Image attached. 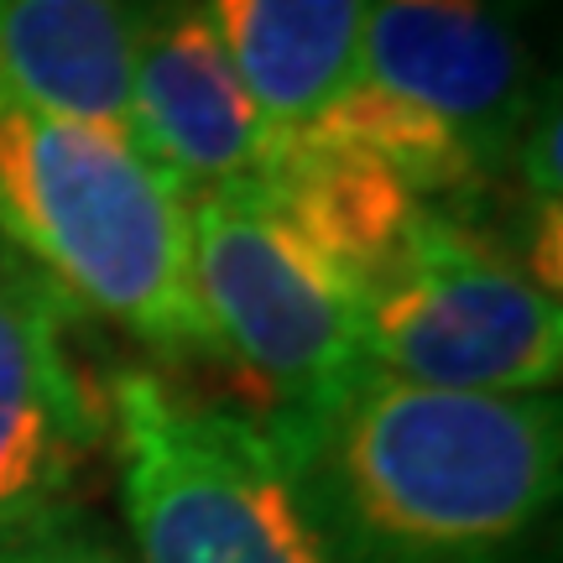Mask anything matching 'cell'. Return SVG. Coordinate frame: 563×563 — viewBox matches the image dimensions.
I'll use <instances>...</instances> for the list:
<instances>
[{
  "label": "cell",
  "instance_id": "cell-1",
  "mask_svg": "<svg viewBox=\"0 0 563 563\" xmlns=\"http://www.w3.org/2000/svg\"><path fill=\"white\" fill-rule=\"evenodd\" d=\"M256 422L334 563H543L563 485L553 391H433L355 365Z\"/></svg>",
  "mask_w": 563,
  "mask_h": 563
},
{
  "label": "cell",
  "instance_id": "cell-2",
  "mask_svg": "<svg viewBox=\"0 0 563 563\" xmlns=\"http://www.w3.org/2000/svg\"><path fill=\"white\" fill-rule=\"evenodd\" d=\"M0 235L68 302L157 350H209L188 199L131 136L37 104L0 58Z\"/></svg>",
  "mask_w": 563,
  "mask_h": 563
},
{
  "label": "cell",
  "instance_id": "cell-3",
  "mask_svg": "<svg viewBox=\"0 0 563 563\" xmlns=\"http://www.w3.org/2000/svg\"><path fill=\"white\" fill-rule=\"evenodd\" d=\"M136 563H334L251 412L199 402L152 371L110 376Z\"/></svg>",
  "mask_w": 563,
  "mask_h": 563
},
{
  "label": "cell",
  "instance_id": "cell-4",
  "mask_svg": "<svg viewBox=\"0 0 563 563\" xmlns=\"http://www.w3.org/2000/svg\"><path fill=\"white\" fill-rule=\"evenodd\" d=\"M355 344L365 365L433 391L538 397L563 376L559 292L433 203L402 251L361 282Z\"/></svg>",
  "mask_w": 563,
  "mask_h": 563
},
{
  "label": "cell",
  "instance_id": "cell-5",
  "mask_svg": "<svg viewBox=\"0 0 563 563\" xmlns=\"http://www.w3.org/2000/svg\"><path fill=\"white\" fill-rule=\"evenodd\" d=\"M188 277L214 334V355L251 371L266 407L251 418L292 412L355 371V292L302 251L256 194L188 199Z\"/></svg>",
  "mask_w": 563,
  "mask_h": 563
},
{
  "label": "cell",
  "instance_id": "cell-6",
  "mask_svg": "<svg viewBox=\"0 0 563 563\" xmlns=\"http://www.w3.org/2000/svg\"><path fill=\"white\" fill-rule=\"evenodd\" d=\"M68 308L21 256H0V543L79 511L104 443V397L63 340Z\"/></svg>",
  "mask_w": 563,
  "mask_h": 563
},
{
  "label": "cell",
  "instance_id": "cell-7",
  "mask_svg": "<svg viewBox=\"0 0 563 563\" xmlns=\"http://www.w3.org/2000/svg\"><path fill=\"white\" fill-rule=\"evenodd\" d=\"M361 79L439 115L490 183L511 173L543 104L501 0H365Z\"/></svg>",
  "mask_w": 563,
  "mask_h": 563
},
{
  "label": "cell",
  "instance_id": "cell-8",
  "mask_svg": "<svg viewBox=\"0 0 563 563\" xmlns=\"http://www.w3.org/2000/svg\"><path fill=\"white\" fill-rule=\"evenodd\" d=\"M277 131L188 0L131 16V136L183 199L251 194Z\"/></svg>",
  "mask_w": 563,
  "mask_h": 563
},
{
  "label": "cell",
  "instance_id": "cell-9",
  "mask_svg": "<svg viewBox=\"0 0 563 563\" xmlns=\"http://www.w3.org/2000/svg\"><path fill=\"white\" fill-rule=\"evenodd\" d=\"M251 194L350 292H361V282L402 251L407 230L422 214V199L407 194L386 162L340 136H323L319 125H282Z\"/></svg>",
  "mask_w": 563,
  "mask_h": 563
},
{
  "label": "cell",
  "instance_id": "cell-10",
  "mask_svg": "<svg viewBox=\"0 0 563 563\" xmlns=\"http://www.w3.org/2000/svg\"><path fill=\"white\" fill-rule=\"evenodd\" d=\"M266 121L308 125L361 79L365 0H188Z\"/></svg>",
  "mask_w": 563,
  "mask_h": 563
},
{
  "label": "cell",
  "instance_id": "cell-11",
  "mask_svg": "<svg viewBox=\"0 0 563 563\" xmlns=\"http://www.w3.org/2000/svg\"><path fill=\"white\" fill-rule=\"evenodd\" d=\"M0 58L37 104L131 136V11L121 0H0Z\"/></svg>",
  "mask_w": 563,
  "mask_h": 563
},
{
  "label": "cell",
  "instance_id": "cell-12",
  "mask_svg": "<svg viewBox=\"0 0 563 563\" xmlns=\"http://www.w3.org/2000/svg\"><path fill=\"white\" fill-rule=\"evenodd\" d=\"M308 125H319L323 136H340L350 146L371 152L376 162H386L407 183V194L433 203V209H443L449 199L470 203L490 188L475 152L439 115H428L422 104L402 100V95H391V89L371 79H355Z\"/></svg>",
  "mask_w": 563,
  "mask_h": 563
},
{
  "label": "cell",
  "instance_id": "cell-13",
  "mask_svg": "<svg viewBox=\"0 0 563 563\" xmlns=\"http://www.w3.org/2000/svg\"><path fill=\"white\" fill-rule=\"evenodd\" d=\"M0 563H136L115 538H104L84 511H68L58 522L32 527L11 543H0Z\"/></svg>",
  "mask_w": 563,
  "mask_h": 563
}]
</instances>
